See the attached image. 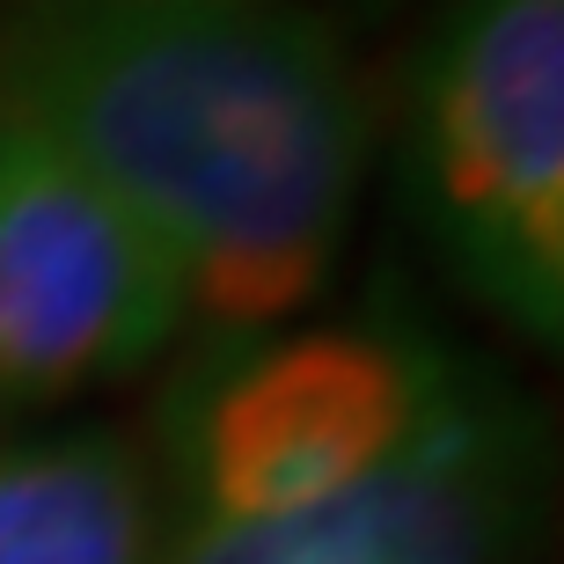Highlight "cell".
Returning <instances> with one entry per match:
<instances>
[{"label":"cell","instance_id":"obj_6","mask_svg":"<svg viewBox=\"0 0 564 564\" xmlns=\"http://www.w3.org/2000/svg\"><path fill=\"white\" fill-rule=\"evenodd\" d=\"M0 564H162V484L118 425L0 433Z\"/></svg>","mask_w":564,"mask_h":564},{"label":"cell","instance_id":"obj_5","mask_svg":"<svg viewBox=\"0 0 564 564\" xmlns=\"http://www.w3.org/2000/svg\"><path fill=\"white\" fill-rule=\"evenodd\" d=\"M543 521V419L462 367L389 469L279 521H176L162 564H535Z\"/></svg>","mask_w":564,"mask_h":564},{"label":"cell","instance_id":"obj_2","mask_svg":"<svg viewBox=\"0 0 564 564\" xmlns=\"http://www.w3.org/2000/svg\"><path fill=\"white\" fill-rule=\"evenodd\" d=\"M403 191L433 257L521 345L564 337V0H447L411 52Z\"/></svg>","mask_w":564,"mask_h":564},{"label":"cell","instance_id":"obj_4","mask_svg":"<svg viewBox=\"0 0 564 564\" xmlns=\"http://www.w3.org/2000/svg\"><path fill=\"white\" fill-rule=\"evenodd\" d=\"M184 330V286L154 235L44 126L0 104V411L118 389Z\"/></svg>","mask_w":564,"mask_h":564},{"label":"cell","instance_id":"obj_1","mask_svg":"<svg viewBox=\"0 0 564 564\" xmlns=\"http://www.w3.org/2000/svg\"><path fill=\"white\" fill-rule=\"evenodd\" d=\"M0 104L44 126L154 235L191 323L286 330L352 242L375 110L293 0H22Z\"/></svg>","mask_w":564,"mask_h":564},{"label":"cell","instance_id":"obj_3","mask_svg":"<svg viewBox=\"0 0 564 564\" xmlns=\"http://www.w3.org/2000/svg\"><path fill=\"white\" fill-rule=\"evenodd\" d=\"M462 367L403 315L213 345L162 403L176 521H279L367 484L419 440Z\"/></svg>","mask_w":564,"mask_h":564}]
</instances>
